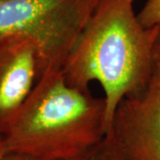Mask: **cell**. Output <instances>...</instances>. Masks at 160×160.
Returning a JSON list of instances; mask_svg holds the SVG:
<instances>
[{
  "instance_id": "obj_2",
  "label": "cell",
  "mask_w": 160,
  "mask_h": 160,
  "mask_svg": "<svg viewBox=\"0 0 160 160\" xmlns=\"http://www.w3.org/2000/svg\"><path fill=\"white\" fill-rule=\"evenodd\" d=\"M107 131L104 98L70 86L58 69L42 76L0 137L6 153L62 160L98 144Z\"/></svg>"
},
{
  "instance_id": "obj_5",
  "label": "cell",
  "mask_w": 160,
  "mask_h": 160,
  "mask_svg": "<svg viewBox=\"0 0 160 160\" xmlns=\"http://www.w3.org/2000/svg\"><path fill=\"white\" fill-rule=\"evenodd\" d=\"M46 72L45 52L37 38L16 34L0 40V133Z\"/></svg>"
},
{
  "instance_id": "obj_6",
  "label": "cell",
  "mask_w": 160,
  "mask_h": 160,
  "mask_svg": "<svg viewBox=\"0 0 160 160\" xmlns=\"http://www.w3.org/2000/svg\"><path fill=\"white\" fill-rule=\"evenodd\" d=\"M62 160H123L112 139L106 134L102 141L74 157Z\"/></svg>"
},
{
  "instance_id": "obj_4",
  "label": "cell",
  "mask_w": 160,
  "mask_h": 160,
  "mask_svg": "<svg viewBox=\"0 0 160 160\" xmlns=\"http://www.w3.org/2000/svg\"><path fill=\"white\" fill-rule=\"evenodd\" d=\"M123 160H160V65L149 85L118 105L107 133Z\"/></svg>"
},
{
  "instance_id": "obj_1",
  "label": "cell",
  "mask_w": 160,
  "mask_h": 160,
  "mask_svg": "<svg viewBox=\"0 0 160 160\" xmlns=\"http://www.w3.org/2000/svg\"><path fill=\"white\" fill-rule=\"evenodd\" d=\"M132 3L101 0L62 68L70 86H102L108 129L120 102L145 90L155 66L153 46L159 26L143 27Z\"/></svg>"
},
{
  "instance_id": "obj_10",
  "label": "cell",
  "mask_w": 160,
  "mask_h": 160,
  "mask_svg": "<svg viewBox=\"0 0 160 160\" xmlns=\"http://www.w3.org/2000/svg\"><path fill=\"white\" fill-rule=\"evenodd\" d=\"M5 154H6V151H5V149H4V145H3V142H2V139L0 137V160H1L2 157Z\"/></svg>"
},
{
  "instance_id": "obj_8",
  "label": "cell",
  "mask_w": 160,
  "mask_h": 160,
  "mask_svg": "<svg viewBox=\"0 0 160 160\" xmlns=\"http://www.w3.org/2000/svg\"><path fill=\"white\" fill-rule=\"evenodd\" d=\"M1 160H37L34 158L28 155L15 153V152H7L2 157Z\"/></svg>"
},
{
  "instance_id": "obj_9",
  "label": "cell",
  "mask_w": 160,
  "mask_h": 160,
  "mask_svg": "<svg viewBox=\"0 0 160 160\" xmlns=\"http://www.w3.org/2000/svg\"><path fill=\"white\" fill-rule=\"evenodd\" d=\"M153 58L155 62L160 65V26L153 46Z\"/></svg>"
},
{
  "instance_id": "obj_7",
  "label": "cell",
  "mask_w": 160,
  "mask_h": 160,
  "mask_svg": "<svg viewBox=\"0 0 160 160\" xmlns=\"http://www.w3.org/2000/svg\"><path fill=\"white\" fill-rule=\"evenodd\" d=\"M137 17L145 28L160 26V0H146Z\"/></svg>"
},
{
  "instance_id": "obj_11",
  "label": "cell",
  "mask_w": 160,
  "mask_h": 160,
  "mask_svg": "<svg viewBox=\"0 0 160 160\" xmlns=\"http://www.w3.org/2000/svg\"><path fill=\"white\" fill-rule=\"evenodd\" d=\"M132 1H133V2H134V0H132Z\"/></svg>"
},
{
  "instance_id": "obj_3",
  "label": "cell",
  "mask_w": 160,
  "mask_h": 160,
  "mask_svg": "<svg viewBox=\"0 0 160 160\" xmlns=\"http://www.w3.org/2000/svg\"><path fill=\"white\" fill-rule=\"evenodd\" d=\"M100 1L0 0V40L12 35H31L42 44L48 71L62 69Z\"/></svg>"
}]
</instances>
